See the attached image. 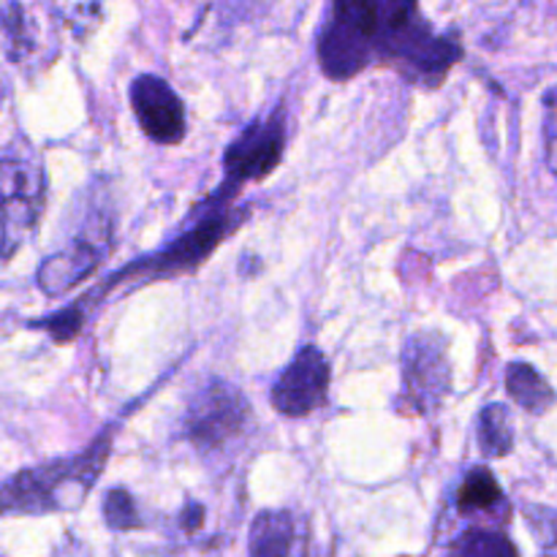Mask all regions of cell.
I'll return each instance as SVG.
<instances>
[{"instance_id":"7a4b0ae2","label":"cell","mask_w":557,"mask_h":557,"mask_svg":"<svg viewBox=\"0 0 557 557\" xmlns=\"http://www.w3.org/2000/svg\"><path fill=\"white\" fill-rule=\"evenodd\" d=\"M403 392L397 406L413 417L438 411L451 389L449 343L441 332H413L403 346Z\"/></svg>"},{"instance_id":"4fadbf2b","label":"cell","mask_w":557,"mask_h":557,"mask_svg":"<svg viewBox=\"0 0 557 557\" xmlns=\"http://www.w3.org/2000/svg\"><path fill=\"white\" fill-rule=\"evenodd\" d=\"M504 504V487L487 466H476L466 473L457 490V511L460 515H487Z\"/></svg>"},{"instance_id":"9a60e30c","label":"cell","mask_w":557,"mask_h":557,"mask_svg":"<svg viewBox=\"0 0 557 557\" xmlns=\"http://www.w3.org/2000/svg\"><path fill=\"white\" fill-rule=\"evenodd\" d=\"M479 451L490 460L495 457H506L515 449V422L504 403H490L484 411L479 413Z\"/></svg>"},{"instance_id":"3957f363","label":"cell","mask_w":557,"mask_h":557,"mask_svg":"<svg viewBox=\"0 0 557 557\" xmlns=\"http://www.w3.org/2000/svg\"><path fill=\"white\" fill-rule=\"evenodd\" d=\"M250 403L237 386L212 379L190 397L183 417V435L199 451H215L245 433Z\"/></svg>"},{"instance_id":"7c38bea8","label":"cell","mask_w":557,"mask_h":557,"mask_svg":"<svg viewBox=\"0 0 557 557\" xmlns=\"http://www.w3.org/2000/svg\"><path fill=\"white\" fill-rule=\"evenodd\" d=\"M506 392L528 413H547L555 406V389L542 373L528 362H511L506 368Z\"/></svg>"},{"instance_id":"d6986e66","label":"cell","mask_w":557,"mask_h":557,"mask_svg":"<svg viewBox=\"0 0 557 557\" xmlns=\"http://www.w3.org/2000/svg\"><path fill=\"white\" fill-rule=\"evenodd\" d=\"M417 20V0H384V30L411 25Z\"/></svg>"},{"instance_id":"5bb4252c","label":"cell","mask_w":557,"mask_h":557,"mask_svg":"<svg viewBox=\"0 0 557 557\" xmlns=\"http://www.w3.org/2000/svg\"><path fill=\"white\" fill-rule=\"evenodd\" d=\"M332 9H335L332 22L368 38L379 52V38L384 30V0H332Z\"/></svg>"},{"instance_id":"8992f818","label":"cell","mask_w":557,"mask_h":557,"mask_svg":"<svg viewBox=\"0 0 557 557\" xmlns=\"http://www.w3.org/2000/svg\"><path fill=\"white\" fill-rule=\"evenodd\" d=\"M330 359L321 354V348L305 346L292 359V364L277 375L270 392L272 408L288 419L310 417L330 400Z\"/></svg>"},{"instance_id":"9c48e42d","label":"cell","mask_w":557,"mask_h":557,"mask_svg":"<svg viewBox=\"0 0 557 557\" xmlns=\"http://www.w3.org/2000/svg\"><path fill=\"white\" fill-rule=\"evenodd\" d=\"M226 234H228V212L226 210L210 212V218L199 221V226H196L194 232L180 237L172 248L163 250L161 256H156V267H163V270L169 272L190 270V267L199 264L205 256H210V250L215 248Z\"/></svg>"},{"instance_id":"8fae6325","label":"cell","mask_w":557,"mask_h":557,"mask_svg":"<svg viewBox=\"0 0 557 557\" xmlns=\"http://www.w3.org/2000/svg\"><path fill=\"white\" fill-rule=\"evenodd\" d=\"M297 522L288 511H261L250 525L248 557H294Z\"/></svg>"},{"instance_id":"277c9868","label":"cell","mask_w":557,"mask_h":557,"mask_svg":"<svg viewBox=\"0 0 557 557\" xmlns=\"http://www.w3.org/2000/svg\"><path fill=\"white\" fill-rule=\"evenodd\" d=\"M47 201V174L30 147L20 150L5 147L3 156V239L5 259H11L16 245L36 226Z\"/></svg>"},{"instance_id":"6da1fadb","label":"cell","mask_w":557,"mask_h":557,"mask_svg":"<svg viewBox=\"0 0 557 557\" xmlns=\"http://www.w3.org/2000/svg\"><path fill=\"white\" fill-rule=\"evenodd\" d=\"M107 460V446L85 451L76 460L49 462V466L22 471L5 484V511H58L71 509L69 493L85 495L101 473Z\"/></svg>"},{"instance_id":"5b68a950","label":"cell","mask_w":557,"mask_h":557,"mask_svg":"<svg viewBox=\"0 0 557 557\" xmlns=\"http://www.w3.org/2000/svg\"><path fill=\"white\" fill-rule=\"evenodd\" d=\"M283 147H286V114H283V109L248 125L223 156L226 190L275 172L283 158Z\"/></svg>"},{"instance_id":"ba28073f","label":"cell","mask_w":557,"mask_h":557,"mask_svg":"<svg viewBox=\"0 0 557 557\" xmlns=\"http://www.w3.org/2000/svg\"><path fill=\"white\" fill-rule=\"evenodd\" d=\"M375 52V44L357 33L346 30L337 22H330L319 38V63L330 79L346 82L354 79L359 71L368 69L370 58Z\"/></svg>"},{"instance_id":"44dd1931","label":"cell","mask_w":557,"mask_h":557,"mask_svg":"<svg viewBox=\"0 0 557 557\" xmlns=\"http://www.w3.org/2000/svg\"><path fill=\"white\" fill-rule=\"evenodd\" d=\"M555 544H557V520H555Z\"/></svg>"},{"instance_id":"ffe728a7","label":"cell","mask_w":557,"mask_h":557,"mask_svg":"<svg viewBox=\"0 0 557 557\" xmlns=\"http://www.w3.org/2000/svg\"><path fill=\"white\" fill-rule=\"evenodd\" d=\"M201 522H205V509H201L199 504H188V509H185V515H183L185 531H188V533L199 531Z\"/></svg>"},{"instance_id":"52a82bcc","label":"cell","mask_w":557,"mask_h":557,"mask_svg":"<svg viewBox=\"0 0 557 557\" xmlns=\"http://www.w3.org/2000/svg\"><path fill=\"white\" fill-rule=\"evenodd\" d=\"M128 98L147 139L163 147H174L185 139V103L166 79L156 74L136 76Z\"/></svg>"},{"instance_id":"e0dca14e","label":"cell","mask_w":557,"mask_h":557,"mask_svg":"<svg viewBox=\"0 0 557 557\" xmlns=\"http://www.w3.org/2000/svg\"><path fill=\"white\" fill-rule=\"evenodd\" d=\"M103 520L112 531H131V528H139V511H136L134 498H131L125 490H112L103 500Z\"/></svg>"},{"instance_id":"2e32d148","label":"cell","mask_w":557,"mask_h":557,"mask_svg":"<svg viewBox=\"0 0 557 557\" xmlns=\"http://www.w3.org/2000/svg\"><path fill=\"white\" fill-rule=\"evenodd\" d=\"M446 557H520V553L504 531L473 525L455 539Z\"/></svg>"},{"instance_id":"ac0fdd59","label":"cell","mask_w":557,"mask_h":557,"mask_svg":"<svg viewBox=\"0 0 557 557\" xmlns=\"http://www.w3.org/2000/svg\"><path fill=\"white\" fill-rule=\"evenodd\" d=\"M544 158L557 177V87L544 96Z\"/></svg>"},{"instance_id":"30bf717a","label":"cell","mask_w":557,"mask_h":557,"mask_svg":"<svg viewBox=\"0 0 557 557\" xmlns=\"http://www.w3.org/2000/svg\"><path fill=\"white\" fill-rule=\"evenodd\" d=\"M98 253L87 239H76L74 245L63 250V253L52 256L47 264H41L38 270V286L47 294H63L71 286L85 281L87 275H92V270L98 267Z\"/></svg>"},{"instance_id":"7402d4cb","label":"cell","mask_w":557,"mask_h":557,"mask_svg":"<svg viewBox=\"0 0 557 557\" xmlns=\"http://www.w3.org/2000/svg\"><path fill=\"white\" fill-rule=\"evenodd\" d=\"M547 557H557V555H547Z\"/></svg>"}]
</instances>
